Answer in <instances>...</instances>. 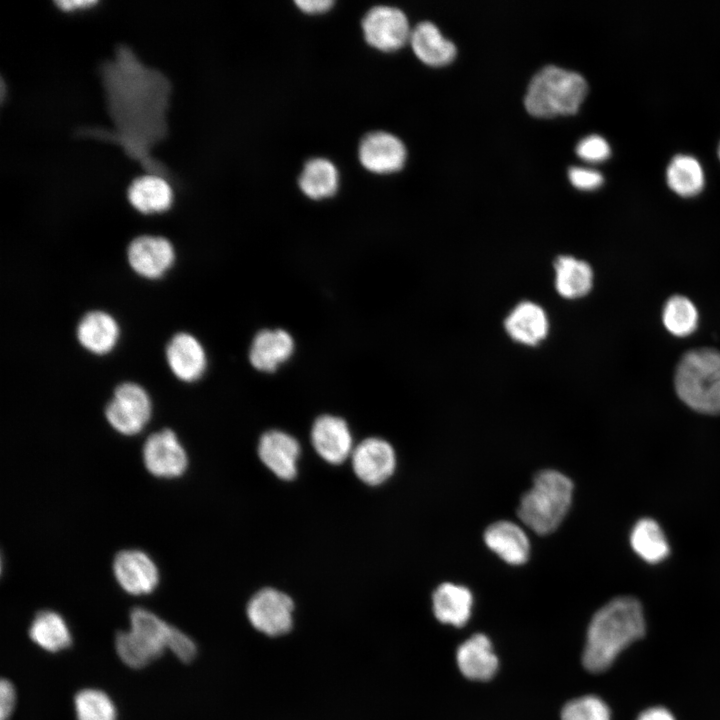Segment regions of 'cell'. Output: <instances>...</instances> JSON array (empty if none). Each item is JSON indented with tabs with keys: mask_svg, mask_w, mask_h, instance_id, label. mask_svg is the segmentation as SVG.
<instances>
[{
	"mask_svg": "<svg viewBox=\"0 0 720 720\" xmlns=\"http://www.w3.org/2000/svg\"><path fill=\"white\" fill-rule=\"evenodd\" d=\"M99 73L115 130L83 128L78 134L112 140L150 174L173 180L168 168L151 155L152 147L168 134L170 80L144 65L124 44L117 46L114 59L100 65Z\"/></svg>",
	"mask_w": 720,
	"mask_h": 720,
	"instance_id": "obj_1",
	"label": "cell"
},
{
	"mask_svg": "<svg viewBox=\"0 0 720 720\" xmlns=\"http://www.w3.org/2000/svg\"><path fill=\"white\" fill-rule=\"evenodd\" d=\"M645 633L640 603L619 597L605 604L593 616L587 631L583 665L590 672L606 670L618 654Z\"/></svg>",
	"mask_w": 720,
	"mask_h": 720,
	"instance_id": "obj_2",
	"label": "cell"
},
{
	"mask_svg": "<svg viewBox=\"0 0 720 720\" xmlns=\"http://www.w3.org/2000/svg\"><path fill=\"white\" fill-rule=\"evenodd\" d=\"M572 495L573 483L566 475L556 470H543L521 498L518 517L535 533L549 534L566 516Z\"/></svg>",
	"mask_w": 720,
	"mask_h": 720,
	"instance_id": "obj_3",
	"label": "cell"
},
{
	"mask_svg": "<svg viewBox=\"0 0 720 720\" xmlns=\"http://www.w3.org/2000/svg\"><path fill=\"white\" fill-rule=\"evenodd\" d=\"M675 389L692 409L720 413V352L698 348L685 353L676 368Z\"/></svg>",
	"mask_w": 720,
	"mask_h": 720,
	"instance_id": "obj_4",
	"label": "cell"
},
{
	"mask_svg": "<svg viewBox=\"0 0 720 720\" xmlns=\"http://www.w3.org/2000/svg\"><path fill=\"white\" fill-rule=\"evenodd\" d=\"M586 80L577 72L548 65L531 79L524 105L537 117L575 113L587 93Z\"/></svg>",
	"mask_w": 720,
	"mask_h": 720,
	"instance_id": "obj_5",
	"label": "cell"
},
{
	"mask_svg": "<svg viewBox=\"0 0 720 720\" xmlns=\"http://www.w3.org/2000/svg\"><path fill=\"white\" fill-rule=\"evenodd\" d=\"M129 619V630L116 634L115 649L124 664L139 669L160 657L167 649L171 625L142 607L132 609Z\"/></svg>",
	"mask_w": 720,
	"mask_h": 720,
	"instance_id": "obj_6",
	"label": "cell"
},
{
	"mask_svg": "<svg viewBox=\"0 0 720 720\" xmlns=\"http://www.w3.org/2000/svg\"><path fill=\"white\" fill-rule=\"evenodd\" d=\"M151 414L150 396L135 382L119 384L105 407V417L110 426L126 436L140 433L149 422Z\"/></svg>",
	"mask_w": 720,
	"mask_h": 720,
	"instance_id": "obj_7",
	"label": "cell"
},
{
	"mask_svg": "<svg viewBox=\"0 0 720 720\" xmlns=\"http://www.w3.org/2000/svg\"><path fill=\"white\" fill-rule=\"evenodd\" d=\"M365 41L373 48L391 52L401 48L410 38L411 29L405 13L397 7H372L361 23Z\"/></svg>",
	"mask_w": 720,
	"mask_h": 720,
	"instance_id": "obj_8",
	"label": "cell"
},
{
	"mask_svg": "<svg viewBox=\"0 0 720 720\" xmlns=\"http://www.w3.org/2000/svg\"><path fill=\"white\" fill-rule=\"evenodd\" d=\"M293 609V601L288 595L274 588H264L248 602L247 616L258 631L268 636H280L292 628Z\"/></svg>",
	"mask_w": 720,
	"mask_h": 720,
	"instance_id": "obj_9",
	"label": "cell"
},
{
	"mask_svg": "<svg viewBox=\"0 0 720 720\" xmlns=\"http://www.w3.org/2000/svg\"><path fill=\"white\" fill-rule=\"evenodd\" d=\"M142 455L146 469L160 478L180 477L188 466L187 453L169 428L151 434L143 445Z\"/></svg>",
	"mask_w": 720,
	"mask_h": 720,
	"instance_id": "obj_10",
	"label": "cell"
},
{
	"mask_svg": "<svg viewBox=\"0 0 720 720\" xmlns=\"http://www.w3.org/2000/svg\"><path fill=\"white\" fill-rule=\"evenodd\" d=\"M175 249L165 237L141 235L134 238L127 249L132 270L147 279H158L168 272L175 262Z\"/></svg>",
	"mask_w": 720,
	"mask_h": 720,
	"instance_id": "obj_11",
	"label": "cell"
},
{
	"mask_svg": "<svg viewBox=\"0 0 720 720\" xmlns=\"http://www.w3.org/2000/svg\"><path fill=\"white\" fill-rule=\"evenodd\" d=\"M358 156L361 165L374 174H390L400 170L406 161L404 143L385 131H373L360 141Z\"/></svg>",
	"mask_w": 720,
	"mask_h": 720,
	"instance_id": "obj_12",
	"label": "cell"
},
{
	"mask_svg": "<svg viewBox=\"0 0 720 720\" xmlns=\"http://www.w3.org/2000/svg\"><path fill=\"white\" fill-rule=\"evenodd\" d=\"M113 573L120 587L135 596L152 593L159 584V570L145 552L129 549L117 553Z\"/></svg>",
	"mask_w": 720,
	"mask_h": 720,
	"instance_id": "obj_13",
	"label": "cell"
},
{
	"mask_svg": "<svg viewBox=\"0 0 720 720\" xmlns=\"http://www.w3.org/2000/svg\"><path fill=\"white\" fill-rule=\"evenodd\" d=\"M352 466L357 477L368 485L386 481L396 466L392 446L380 438H367L352 451Z\"/></svg>",
	"mask_w": 720,
	"mask_h": 720,
	"instance_id": "obj_14",
	"label": "cell"
},
{
	"mask_svg": "<svg viewBox=\"0 0 720 720\" xmlns=\"http://www.w3.org/2000/svg\"><path fill=\"white\" fill-rule=\"evenodd\" d=\"M504 329L514 342L526 347H536L548 337L549 317L541 305L524 300L517 303L505 317Z\"/></svg>",
	"mask_w": 720,
	"mask_h": 720,
	"instance_id": "obj_15",
	"label": "cell"
},
{
	"mask_svg": "<svg viewBox=\"0 0 720 720\" xmlns=\"http://www.w3.org/2000/svg\"><path fill=\"white\" fill-rule=\"evenodd\" d=\"M171 372L183 382H194L202 377L207 367V356L202 344L192 334L179 332L172 336L165 350Z\"/></svg>",
	"mask_w": 720,
	"mask_h": 720,
	"instance_id": "obj_16",
	"label": "cell"
},
{
	"mask_svg": "<svg viewBox=\"0 0 720 720\" xmlns=\"http://www.w3.org/2000/svg\"><path fill=\"white\" fill-rule=\"evenodd\" d=\"M311 442L319 456L331 464L342 463L354 449L347 423L332 415L316 419L311 430Z\"/></svg>",
	"mask_w": 720,
	"mask_h": 720,
	"instance_id": "obj_17",
	"label": "cell"
},
{
	"mask_svg": "<svg viewBox=\"0 0 720 720\" xmlns=\"http://www.w3.org/2000/svg\"><path fill=\"white\" fill-rule=\"evenodd\" d=\"M258 454L277 477L291 480L296 476L300 445L291 435L279 430L267 431L260 438Z\"/></svg>",
	"mask_w": 720,
	"mask_h": 720,
	"instance_id": "obj_18",
	"label": "cell"
},
{
	"mask_svg": "<svg viewBox=\"0 0 720 720\" xmlns=\"http://www.w3.org/2000/svg\"><path fill=\"white\" fill-rule=\"evenodd\" d=\"M120 336L115 318L101 310L87 312L79 321L76 337L87 351L104 355L113 350Z\"/></svg>",
	"mask_w": 720,
	"mask_h": 720,
	"instance_id": "obj_19",
	"label": "cell"
},
{
	"mask_svg": "<svg viewBox=\"0 0 720 720\" xmlns=\"http://www.w3.org/2000/svg\"><path fill=\"white\" fill-rule=\"evenodd\" d=\"M487 547L503 561L511 565H521L529 558L530 543L526 533L511 521H498L491 524L484 533Z\"/></svg>",
	"mask_w": 720,
	"mask_h": 720,
	"instance_id": "obj_20",
	"label": "cell"
},
{
	"mask_svg": "<svg viewBox=\"0 0 720 720\" xmlns=\"http://www.w3.org/2000/svg\"><path fill=\"white\" fill-rule=\"evenodd\" d=\"M554 287L566 300H577L589 294L594 273L588 262L572 255H560L553 264Z\"/></svg>",
	"mask_w": 720,
	"mask_h": 720,
	"instance_id": "obj_21",
	"label": "cell"
},
{
	"mask_svg": "<svg viewBox=\"0 0 720 720\" xmlns=\"http://www.w3.org/2000/svg\"><path fill=\"white\" fill-rule=\"evenodd\" d=\"M294 351V340L282 329L262 330L253 339L249 359L257 370L273 372L290 358Z\"/></svg>",
	"mask_w": 720,
	"mask_h": 720,
	"instance_id": "obj_22",
	"label": "cell"
},
{
	"mask_svg": "<svg viewBox=\"0 0 720 720\" xmlns=\"http://www.w3.org/2000/svg\"><path fill=\"white\" fill-rule=\"evenodd\" d=\"M456 659L461 673L471 680H489L498 668V659L490 640L480 633L458 647Z\"/></svg>",
	"mask_w": 720,
	"mask_h": 720,
	"instance_id": "obj_23",
	"label": "cell"
},
{
	"mask_svg": "<svg viewBox=\"0 0 720 720\" xmlns=\"http://www.w3.org/2000/svg\"><path fill=\"white\" fill-rule=\"evenodd\" d=\"M130 204L143 214L168 210L173 202V190L166 178L148 174L135 178L128 188Z\"/></svg>",
	"mask_w": 720,
	"mask_h": 720,
	"instance_id": "obj_24",
	"label": "cell"
},
{
	"mask_svg": "<svg viewBox=\"0 0 720 720\" xmlns=\"http://www.w3.org/2000/svg\"><path fill=\"white\" fill-rule=\"evenodd\" d=\"M415 55L424 63L441 66L450 63L456 55V46L446 39L438 27L429 21L418 23L409 38Z\"/></svg>",
	"mask_w": 720,
	"mask_h": 720,
	"instance_id": "obj_25",
	"label": "cell"
},
{
	"mask_svg": "<svg viewBox=\"0 0 720 720\" xmlns=\"http://www.w3.org/2000/svg\"><path fill=\"white\" fill-rule=\"evenodd\" d=\"M473 597L468 588L453 583H442L433 593V611L445 624L461 627L471 615Z\"/></svg>",
	"mask_w": 720,
	"mask_h": 720,
	"instance_id": "obj_26",
	"label": "cell"
},
{
	"mask_svg": "<svg viewBox=\"0 0 720 720\" xmlns=\"http://www.w3.org/2000/svg\"><path fill=\"white\" fill-rule=\"evenodd\" d=\"M300 190L308 198L322 200L333 196L339 186V173L333 162L317 157L308 160L299 175Z\"/></svg>",
	"mask_w": 720,
	"mask_h": 720,
	"instance_id": "obj_27",
	"label": "cell"
},
{
	"mask_svg": "<svg viewBox=\"0 0 720 720\" xmlns=\"http://www.w3.org/2000/svg\"><path fill=\"white\" fill-rule=\"evenodd\" d=\"M30 639L47 652H59L70 647L72 635L65 619L55 611L37 613L29 628Z\"/></svg>",
	"mask_w": 720,
	"mask_h": 720,
	"instance_id": "obj_28",
	"label": "cell"
},
{
	"mask_svg": "<svg viewBox=\"0 0 720 720\" xmlns=\"http://www.w3.org/2000/svg\"><path fill=\"white\" fill-rule=\"evenodd\" d=\"M630 540L633 550L649 563H657L669 554L666 537L658 523L652 519L639 520L632 530Z\"/></svg>",
	"mask_w": 720,
	"mask_h": 720,
	"instance_id": "obj_29",
	"label": "cell"
},
{
	"mask_svg": "<svg viewBox=\"0 0 720 720\" xmlns=\"http://www.w3.org/2000/svg\"><path fill=\"white\" fill-rule=\"evenodd\" d=\"M667 182L677 194L690 197L704 186V173L700 163L692 156L677 155L667 167Z\"/></svg>",
	"mask_w": 720,
	"mask_h": 720,
	"instance_id": "obj_30",
	"label": "cell"
},
{
	"mask_svg": "<svg viewBox=\"0 0 720 720\" xmlns=\"http://www.w3.org/2000/svg\"><path fill=\"white\" fill-rule=\"evenodd\" d=\"M662 320L665 328L671 334L684 337L696 329L698 312L690 299L682 295H675L665 303Z\"/></svg>",
	"mask_w": 720,
	"mask_h": 720,
	"instance_id": "obj_31",
	"label": "cell"
},
{
	"mask_svg": "<svg viewBox=\"0 0 720 720\" xmlns=\"http://www.w3.org/2000/svg\"><path fill=\"white\" fill-rule=\"evenodd\" d=\"M77 720H117V710L104 691L94 688L80 690L74 697Z\"/></svg>",
	"mask_w": 720,
	"mask_h": 720,
	"instance_id": "obj_32",
	"label": "cell"
},
{
	"mask_svg": "<svg viewBox=\"0 0 720 720\" xmlns=\"http://www.w3.org/2000/svg\"><path fill=\"white\" fill-rule=\"evenodd\" d=\"M562 720H610V710L599 697L587 695L565 704Z\"/></svg>",
	"mask_w": 720,
	"mask_h": 720,
	"instance_id": "obj_33",
	"label": "cell"
},
{
	"mask_svg": "<svg viewBox=\"0 0 720 720\" xmlns=\"http://www.w3.org/2000/svg\"><path fill=\"white\" fill-rule=\"evenodd\" d=\"M576 153L586 161L600 162L609 157L610 147L602 136L589 135L577 144Z\"/></svg>",
	"mask_w": 720,
	"mask_h": 720,
	"instance_id": "obj_34",
	"label": "cell"
},
{
	"mask_svg": "<svg viewBox=\"0 0 720 720\" xmlns=\"http://www.w3.org/2000/svg\"><path fill=\"white\" fill-rule=\"evenodd\" d=\"M167 649L185 663L191 662L197 654V646L193 639L174 626H171L169 632Z\"/></svg>",
	"mask_w": 720,
	"mask_h": 720,
	"instance_id": "obj_35",
	"label": "cell"
},
{
	"mask_svg": "<svg viewBox=\"0 0 720 720\" xmlns=\"http://www.w3.org/2000/svg\"><path fill=\"white\" fill-rule=\"evenodd\" d=\"M568 175L571 183L581 190H593L603 183L602 174L590 168L571 167Z\"/></svg>",
	"mask_w": 720,
	"mask_h": 720,
	"instance_id": "obj_36",
	"label": "cell"
},
{
	"mask_svg": "<svg viewBox=\"0 0 720 720\" xmlns=\"http://www.w3.org/2000/svg\"><path fill=\"white\" fill-rule=\"evenodd\" d=\"M16 691L14 685L7 679H2L0 684V720H9L15 705Z\"/></svg>",
	"mask_w": 720,
	"mask_h": 720,
	"instance_id": "obj_37",
	"label": "cell"
},
{
	"mask_svg": "<svg viewBox=\"0 0 720 720\" xmlns=\"http://www.w3.org/2000/svg\"><path fill=\"white\" fill-rule=\"evenodd\" d=\"M295 5L306 14H322L334 5L332 0H298Z\"/></svg>",
	"mask_w": 720,
	"mask_h": 720,
	"instance_id": "obj_38",
	"label": "cell"
},
{
	"mask_svg": "<svg viewBox=\"0 0 720 720\" xmlns=\"http://www.w3.org/2000/svg\"><path fill=\"white\" fill-rule=\"evenodd\" d=\"M637 720H675V718L665 708L653 707L643 711Z\"/></svg>",
	"mask_w": 720,
	"mask_h": 720,
	"instance_id": "obj_39",
	"label": "cell"
},
{
	"mask_svg": "<svg viewBox=\"0 0 720 720\" xmlns=\"http://www.w3.org/2000/svg\"><path fill=\"white\" fill-rule=\"evenodd\" d=\"M55 5L64 11H72L93 6L97 3L95 0H61L54 1Z\"/></svg>",
	"mask_w": 720,
	"mask_h": 720,
	"instance_id": "obj_40",
	"label": "cell"
},
{
	"mask_svg": "<svg viewBox=\"0 0 720 720\" xmlns=\"http://www.w3.org/2000/svg\"><path fill=\"white\" fill-rule=\"evenodd\" d=\"M718 154H719V157H720V145H719V149H718Z\"/></svg>",
	"mask_w": 720,
	"mask_h": 720,
	"instance_id": "obj_41",
	"label": "cell"
}]
</instances>
